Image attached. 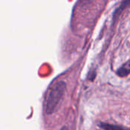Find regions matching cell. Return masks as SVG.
<instances>
[{
    "label": "cell",
    "instance_id": "3957f363",
    "mask_svg": "<svg viewBox=\"0 0 130 130\" xmlns=\"http://www.w3.org/2000/svg\"><path fill=\"white\" fill-rule=\"evenodd\" d=\"M101 128L105 129H123L122 127H119V126H109L108 124H102L101 125Z\"/></svg>",
    "mask_w": 130,
    "mask_h": 130
},
{
    "label": "cell",
    "instance_id": "6da1fadb",
    "mask_svg": "<svg viewBox=\"0 0 130 130\" xmlns=\"http://www.w3.org/2000/svg\"><path fill=\"white\" fill-rule=\"evenodd\" d=\"M66 88V84L65 82L62 81L57 82L51 88L46 104V112L47 114H52L56 111L59 104L60 103L64 95Z\"/></svg>",
    "mask_w": 130,
    "mask_h": 130
},
{
    "label": "cell",
    "instance_id": "7a4b0ae2",
    "mask_svg": "<svg viewBox=\"0 0 130 130\" xmlns=\"http://www.w3.org/2000/svg\"><path fill=\"white\" fill-rule=\"evenodd\" d=\"M129 72V63L126 64V67L123 66L122 68L120 69L119 72H118V74L120 75V76H126Z\"/></svg>",
    "mask_w": 130,
    "mask_h": 130
}]
</instances>
